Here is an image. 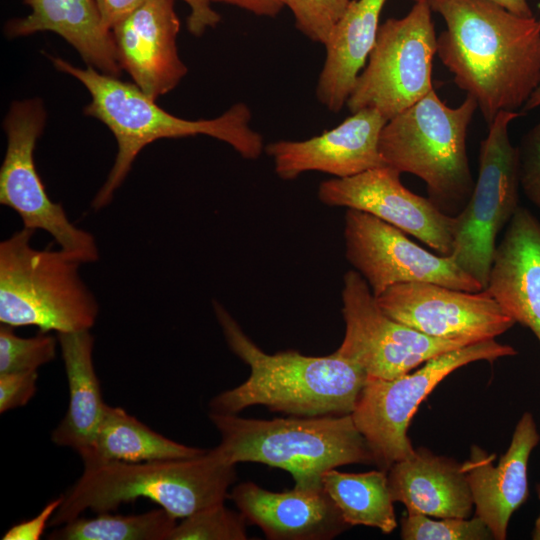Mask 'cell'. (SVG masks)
I'll return each instance as SVG.
<instances>
[{
    "mask_svg": "<svg viewBox=\"0 0 540 540\" xmlns=\"http://www.w3.org/2000/svg\"><path fill=\"white\" fill-rule=\"evenodd\" d=\"M427 2L445 23L436 54L487 126L498 113L523 108L540 84L539 20L490 0Z\"/></svg>",
    "mask_w": 540,
    "mask_h": 540,
    "instance_id": "6da1fadb",
    "label": "cell"
},
{
    "mask_svg": "<svg viewBox=\"0 0 540 540\" xmlns=\"http://www.w3.org/2000/svg\"><path fill=\"white\" fill-rule=\"evenodd\" d=\"M213 306L229 348L250 367V374L239 386L216 395L210 412L237 414L254 405L298 417L353 412L368 377L362 368L336 351L327 356L295 350L267 354L220 303Z\"/></svg>",
    "mask_w": 540,
    "mask_h": 540,
    "instance_id": "7a4b0ae2",
    "label": "cell"
},
{
    "mask_svg": "<svg viewBox=\"0 0 540 540\" xmlns=\"http://www.w3.org/2000/svg\"><path fill=\"white\" fill-rule=\"evenodd\" d=\"M50 58L57 70L73 76L88 90L91 101L84 107V114L104 123L116 139L115 161L92 201L95 210L111 202L137 155L156 140L207 135L227 143L249 160L259 158L265 150L262 135L250 127L252 115L245 103H235L216 118L183 119L158 106L134 83L91 66L82 69L62 58Z\"/></svg>",
    "mask_w": 540,
    "mask_h": 540,
    "instance_id": "3957f363",
    "label": "cell"
},
{
    "mask_svg": "<svg viewBox=\"0 0 540 540\" xmlns=\"http://www.w3.org/2000/svg\"><path fill=\"white\" fill-rule=\"evenodd\" d=\"M235 479V465L217 446L192 458L87 464L63 494L49 526L63 525L86 510L111 512L138 498L150 499L176 519H183L223 504Z\"/></svg>",
    "mask_w": 540,
    "mask_h": 540,
    "instance_id": "277c9868",
    "label": "cell"
},
{
    "mask_svg": "<svg viewBox=\"0 0 540 540\" xmlns=\"http://www.w3.org/2000/svg\"><path fill=\"white\" fill-rule=\"evenodd\" d=\"M209 418L221 437L217 447L229 462L281 468L296 487H322V474L339 466L374 464L351 414L261 420L210 412Z\"/></svg>",
    "mask_w": 540,
    "mask_h": 540,
    "instance_id": "5b68a950",
    "label": "cell"
},
{
    "mask_svg": "<svg viewBox=\"0 0 540 540\" xmlns=\"http://www.w3.org/2000/svg\"><path fill=\"white\" fill-rule=\"evenodd\" d=\"M477 109L468 95L459 106L450 107L432 89L389 119L379 138L385 164L422 179L430 201L452 217L463 210L475 184L466 137Z\"/></svg>",
    "mask_w": 540,
    "mask_h": 540,
    "instance_id": "8992f818",
    "label": "cell"
},
{
    "mask_svg": "<svg viewBox=\"0 0 540 540\" xmlns=\"http://www.w3.org/2000/svg\"><path fill=\"white\" fill-rule=\"evenodd\" d=\"M23 227L0 243V322L42 332L90 330L99 305L79 274L83 264L64 251L32 246Z\"/></svg>",
    "mask_w": 540,
    "mask_h": 540,
    "instance_id": "52a82bcc",
    "label": "cell"
},
{
    "mask_svg": "<svg viewBox=\"0 0 540 540\" xmlns=\"http://www.w3.org/2000/svg\"><path fill=\"white\" fill-rule=\"evenodd\" d=\"M517 354L495 339L468 344L436 355L414 372L393 379L367 377L351 416L374 457V465L387 471L415 449L407 435L419 405L450 373L475 361Z\"/></svg>",
    "mask_w": 540,
    "mask_h": 540,
    "instance_id": "ba28073f",
    "label": "cell"
},
{
    "mask_svg": "<svg viewBox=\"0 0 540 540\" xmlns=\"http://www.w3.org/2000/svg\"><path fill=\"white\" fill-rule=\"evenodd\" d=\"M521 114L502 111L480 142L478 177L470 199L454 216L453 257L456 264L486 288L495 241L519 205V155L509 138V124Z\"/></svg>",
    "mask_w": 540,
    "mask_h": 540,
    "instance_id": "9c48e42d",
    "label": "cell"
},
{
    "mask_svg": "<svg viewBox=\"0 0 540 540\" xmlns=\"http://www.w3.org/2000/svg\"><path fill=\"white\" fill-rule=\"evenodd\" d=\"M437 35L427 0L415 2L402 18L379 26L376 43L346 106L350 113L375 109L387 121L433 88Z\"/></svg>",
    "mask_w": 540,
    "mask_h": 540,
    "instance_id": "30bf717a",
    "label": "cell"
},
{
    "mask_svg": "<svg viewBox=\"0 0 540 540\" xmlns=\"http://www.w3.org/2000/svg\"><path fill=\"white\" fill-rule=\"evenodd\" d=\"M46 118L39 98L12 102L3 123L7 147L0 168V203L19 215L23 227L47 232L60 249L82 263H92L99 259L95 238L51 200L36 168L34 151Z\"/></svg>",
    "mask_w": 540,
    "mask_h": 540,
    "instance_id": "8fae6325",
    "label": "cell"
},
{
    "mask_svg": "<svg viewBox=\"0 0 540 540\" xmlns=\"http://www.w3.org/2000/svg\"><path fill=\"white\" fill-rule=\"evenodd\" d=\"M342 302L345 335L336 353L368 377L393 379L436 355L468 345L428 336L389 317L356 270L343 277Z\"/></svg>",
    "mask_w": 540,
    "mask_h": 540,
    "instance_id": "7c38bea8",
    "label": "cell"
},
{
    "mask_svg": "<svg viewBox=\"0 0 540 540\" xmlns=\"http://www.w3.org/2000/svg\"><path fill=\"white\" fill-rule=\"evenodd\" d=\"M344 238L346 258L375 297L393 285L408 282H428L469 292L484 290L451 255L425 250L402 230L369 213L348 209Z\"/></svg>",
    "mask_w": 540,
    "mask_h": 540,
    "instance_id": "4fadbf2b",
    "label": "cell"
},
{
    "mask_svg": "<svg viewBox=\"0 0 540 540\" xmlns=\"http://www.w3.org/2000/svg\"><path fill=\"white\" fill-rule=\"evenodd\" d=\"M375 298L392 319L428 336L466 344L495 339L516 323L485 289L469 292L408 282Z\"/></svg>",
    "mask_w": 540,
    "mask_h": 540,
    "instance_id": "5bb4252c",
    "label": "cell"
},
{
    "mask_svg": "<svg viewBox=\"0 0 540 540\" xmlns=\"http://www.w3.org/2000/svg\"><path fill=\"white\" fill-rule=\"evenodd\" d=\"M400 174L385 165L333 178L320 184L318 197L328 206L369 213L414 236L439 255H451L454 217L440 211L429 198L407 189Z\"/></svg>",
    "mask_w": 540,
    "mask_h": 540,
    "instance_id": "9a60e30c",
    "label": "cell"
},
{
    "mask_svg": "<svg viewBox=\"0 0 540 540\" xmlns=\"http://www.w3.org/2000/svg\"><path fill=\"white\" fill-rule=\"evenodd\" d=\"M386 122L379 111L362 109L317 136L301 141H275L265 151L283 180H293L308 171L349 177L386 165L379 151V138Z\"/></svg>",
    "mask_w": 540,
    "mask_h": 540,
    "instance_id": "2e32d148",
    "label": "cell"
},
{
    "mask_svg": "<svg viewBox=\"0 0 540 540\" xmlns=\"http://www.w3.org/2000/svg\"><path fill=\"white\" fill-rule=\"evenodd\" d=\"M179 30L174 0H147L111 29L121 68L154 100L188 72L178 55Z\"/></svg>",
    "mask_w": 540,
    "mask_h": 540,
    "instance_id": "e0dca14e",
    "label": "cell"
},
{
    "mask_svg": "<svg viewBox=\"0 0 540 540\" xmlns=\"http://www.w3.org/2000/svg\"><path fill=\"white\" fill-rule=\"evenodd\" d=\"M228 498L270 540H329L351 528L323 486L272 492L244 482Z\"/></svg>",
    "mask_w": 540,
    "mask_h": 540,
    "instance_id": "ac0fdd59",
    "label": "cell"
},
{
    "mask_svg": "<svg viewBox=\"0 0 540 540\" xmlns=\"http://www.w3.org/2000/svg\"><path fill=\"white\" fill-rule=\"evenodd\" d=\"M539 440L536 422L526 412L497 465H493L494 455L476 445L470 448V456L463 462L475 515L486 523L496 540L506 539L512 514L528 497V461Z\"/></svg>",
    "mask_w": 540,
    "mask_h": 540,
    "instance_id": "d6986e66",
    "label": "cell"
},
{
    "mask_svg": "<svg viewBox=\"0 0 540 540\" xmlns=\"http://www.w3.org/2000/svg\"><path fill=\"white\" fill-rule=\"evenodd\" d=\"M485 290L540 343V220L519 207L496 246Z\"/></svg>",
    "mask_w": 540,
    "mask_h": 540,
    "instance_id": "ffe728a7",
    "label": "cell"
},
{
    "mask_svg": "<svg viewBox=\"0 0 540 540\" xmlns=\"http://www.w3.org/2000/svg\"><path fill=\"white\" fill-rule=\"evenodd\" d=\"M394 502L435 518H469L474 501L463 463L426 448L415 449L388 470Z\"/></svg>",
    "mask_w": 540,
    "mask_h": 540,
    "instance_id": "44dd1931",
    "label": "cell"
},
{
    "mask_svg": "<svg viewBox=\"0 0 540 540\" xmlns=\"http://www.w3.org/2000/svg\"><path fill=\"white\" fill-rule=\"evenodd\" d=\"M31 12L9 20L5 34L9 38L50 31L64 38L82 59L101 73L119 77L116 46L100 19L95 0H24Z\"/></svg>",
    "mask_w": 540,
    "mask_h": 540,
    "instance_id": "7402d4cb",
    "label": "cell"
},
{
    "mask_svg": "<svg viewBox=\"0 0 540 540\" xmlns=\"http://www.w3.org/2000/svg\"><path fill=\"white\" fill-rule=\"evenodd\" d=\"M387 0H351L332 28L316 86L318 101L331 112L346 105L376 43Z\"/></svg>",
    "mask_w": 540,
    "mask_h": 540,
    "instance_id": "603a6c76",
    "label": "cell"
},
{
    "mask_svg": "<svg viewBox=\"0 0 540 540\" xmlns=\"http://www.w3.org/2000/svg\"><path fill=\"white\" fill-rule=\"evenodd\" d=\"M68 383V407L51 433L61 447L86 455L95 440L107 404L93 363L94 337L90 330L57 333Z\"/></svg>",
    "mask_w": 540,
    "mask_h": 540,
    "instance_id": "cb8c5ba5",
    "label": "cell"
},
{
    "mask_svg": "<svg viewBox=\"0 0 540 540\" xmlns=\"http://www.w3.org/2000/svg\"><path fill=\"white\" fill-rule=\"evenodd\" d=\"M208 449L187 446L152 430L121 407L107 405L83 464L144 462L200 456Z\"/></svg>",
    "mask_w": 540,
    "mask_h": 540,
    "instance_id": "d4e9b609",
    "label": "cell"
},
{
    "mask_svg": "<svg viewBox=\"0 0 540 540\" xmlns=\"http://www.w3.org/2000/svg\"><path fill=\"white\" fill-rule=\"evenodd\" d=\"M322 485L351 527L364 525L389 534L397 527L388 472L344 473L335 468L322 474Z\"/></svg>",
    "mask_w": 540,
    "mask_h": 540,
    "instance_id": "484cf974",
    "label": "cell"
},
{
    "mask_svg": "<svg viewBox=\"0 0 540 540\" xmlns=\"http://www.w3.org/2000/svg\"><path fill=\"white\" fill-rule=\"evenodd\" d=\"M176 518L162 508L134 515L77 517L49 533L52 540H168Z\"/></svg>",
    "mask_w": 540,
    "mask_h": 540,
    "instance_id": "4316f807",
    "label": "cell"
},
{
    "mask_svg": "<svg viewBox=\"0 0 540 540\" xmlns=\"http://www.w3.org/2000/svg\"><path fill=\"white\" fill-rule=\"evenodd\" d=\"M57 337L39 331L24 338L14 332V327H0V373L37 371L56 357Z\"/></svg>",
    "mask_w": 540,
    "mask_h": 540,
    "instance_id": "83f0119b",
    "label": "cell"
},
{
    "mask_svg": "<svg viewBox=\"0 0 540 540\" xmlns=\"http://www.w3.org/2000/svg\"><path fill=\"white\" fill-rule=\"evenodd\" d=\"M401 538L404 540H490L493 534L478 516L473 518L431 516L406 512L401 519Z\"/></svg>",
    "mask_w": 540,
    "mask_h": 540,
    "instance_id": "f1b7e54d",
    "label": "cell"
},
{
    "mask_svg": "<svg viewBox=\"0 0 540 540\" xmlns=\"http://www.w3.org/2000/svg\"><path fill=\"white\" fill-rule=\"evenodd\" d=\"M246 524L240 512L229 510L223 503L181 519L168 540H246Z\"/></svg>",
    "mask_w": 540,
    "mask_h": 540,
    "instance_id": "f546056e",
    "label": "cell"
},
{
    "mask_svg": "<svg viewBox=\"0 0 540 540\" xmlns=\"http://www.w3.org/2000/svg\"><path fill=\"white\" fill-rule=\"evenodd\" d=\"M351 0H286L296 28L313 42L325 44Z\"/></svg>",
    "mask_w": 540,
    "mask_h": 540,
    "instance_id": "4dcf8cb0",
    "label": "cell"
},
{
    "mask_svg": "<svg viewBox=\"0 0 540 540\" xmlns=\"http://www.w3.org/2000/svg\"><path fill=\"white\" fill-rule=\"evenodd\" d=\"M519 155L520 188L540 209V118L521 138Z\"/></svg>",
    "mask_w": 540,
    "mask_h": 540,
    "instance_id": "1f68e13d",
    "label": "cell"
},
{
    "mask_svg": "<svg viewBox=\"0 0 540 540\" xmlns=\"http://www.w3.org/2000/svg\"><path fill=\"white\" fill-rule=\"evenodd\" d=\"M37 371L0 373V413L25 406L37 391Z\"/></svg>",
    "mask_w": 540,
    "mask_h": 540,
    "instance_id": "d6a6232c",
    "label": "cell"
},
{
    "mask_svg": "<svg viewBox=\"0 0 540 540\" xmlns=\"http://www.w3.org/2000/svg\"><path fill=\"white\" fill-rule=\"evenodd\" d=\"M63 501V494L48 502L33 518L10 527L3 540H38Z\"/></svg>",
    "mask_w": 540,
    "mask_h": 540,
    "instance_id": "836d02e7",
    "label": "cell"
},
{
    "mask_svg": "<svg viewBox=\"0 0 540 540\" xmlns=\"http://www.w3.org/2000/svg\"><path fill=\"white\" fill-rule=\"evenodd\" d=\"M190 8L186 25L188 31L200 37L208 28H214L221 21V16L211 7V0H182Z\"/></svg>",
    "mask_w": 540,
    "mask_h": 540,
    "instance_id": "e575fe53",
    "label": "cell"
},
{
    "mask_svg": "<svg viewBox=\"0 0 540 540\" xmlns=\"http://www.w3.org/2000/svg\"><path fill=\"white\" fill-rule=\"evenodd\" d=\"M147 0H95L101 23L107 31Z\"/></svg>",
    "mask_w": 540,
    "mask_h": 540,
    "instance_id": "d590c367",
    "label": "cell"
},
{
    "mask_svg": "<svg viewBox=\"0 0 540 540\" xmlns=\"http://www.w3.org/2000/svg\"><path fill=\"white\" fill-rule=\"evenodd\" d=\"M212 3H223L236 6L257 16L275 17L286 6V0H211Z\"/></svg>",
    "mask_w": 540,
    "mask_h": 540,
    "instance_id": "8d00e7d4",
    "label": "cell"
},
{
    "mask_svg": "<svg viewBox=\"0 0 540 540\" xmlns=\"http://www.w3.org/2000/svg\"><path fill=\"white\" fill-rule=\"evenodd\" d=\"M414 2L420 1V0H413ZM498 5L504 7L505 9L509 10L510 12L523 16V17H533L532 10L529 6V3L527 0H490Z\"/></svg>",
    "mask_w": 540,
    "mask_h": 540,
    "instance_id": "74e56055",
    "label": "cell"
},
{
    "mask_svg": "<svg viewBox=\"0 0 540 540\" xmlns=\"http://www.w3.org/2000/svg\"><path fill=\"white\" fill-rule=\"evenodd\" d=\"M539 22H540V20H539ZM539 107H540V84L536 88V90L532 93L531 97L525 103V105L523 106L522 109H523L524 112H529V111L534 110V109L539 108Z\"/></svg>",
    "mask_w": 540,
    "mask_h": 540,
    "instance_id": "f35d334b",
    "label": "cell"
},
{
    "mask_svg": "<svg viewBox=\"0 0 540 540\" xmlns=\"http://www.w3.org/2000/svg\"><path fill=\"white\" fill-rule=\"evenodd\" d=\"M537 491H538V496H539V499H540V484L537 486ZM532 536H533V539L540 540V514H539V516L537 517V519L535 521Z\"/></svg>",
    "mask_w": 540,
    "mask_h": 540,
    "instance_id": "ab89813d",
    "label": "cell"
}]
</instances>
